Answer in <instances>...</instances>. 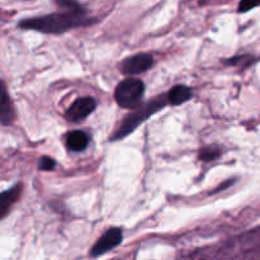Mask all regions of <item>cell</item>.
<instances>
[{
	"instance_id": "cell-1",
	"label": "cell",
	"mask_w": 260,
	"mask_h": 260,
	"mask_svg": "<svg viewBox=\"0 0 260 260\" xmlns=\"http://www.w3.org/2000/svg\"><path fill=\"white\" fill-rule=\"evenodd\" d=\"M88 23L89 19L84 9H66V12L63 13H53V14L24 19L19 22L18 27L22 29L37 30L50 35H60L73 28L86 25Z\"/></svg>"
},
{
	"instance_id": "cell-2",
	"label": "cell",
	"mask_w": 260,
	"mask_h": 260,
	"mask_svg": "<svg viewBox=\"0 0 260 260\" xmlns=\"http://www.w3.org/2000/svg\"><path fill=\"white\" fill-rule=\"evenodd\" d=\"M167 104H168L167 95H159V96H155L152 101L145 103L144 106L134 108V111H132L128 116H126V118L123 119V122L119 124L116 134L112 136V141L124 139L127 135L134 132L140 124L144 123V122L146 121L147 118H150L152 114L161 111Z\"/></svg>"
},
{
	"instance_id": "cell-3",
	"label": "cell",
	"mask_w": 260,
	"mask_h": 260,
	"mask_svg": "<svg viewBox=\"0 0 260 260\" xmlns=\"http://www.w3.org/2000/svg\"><path fill=\"white\" fill-rule=\"evenodd\" d=\"M144 93L145 85L140 79L127 78L118 84L114 91V98L122 108L134 109L140 106Z\"/></svg>"
},
{
	"instance_id": "cell-4",
	"label": "cell",
	"mask_w": 260,
	"mask_h": 260,
	"mask_svg": "<svg viewBox=\"0 0 260 260\" xmlns=\"http://www.w3.org/2000/svg\"><path fill=\"white\" fill-rule=\"evenodd\" d=\"M122 238H123V234H122L121 229H108V230L104 233V235L96 241L95 245L91 248L90 255L93 256V258H95V256L103 255V254L108 253V251H111L112 249H114L117 245L121 244Z\"/></svg>"
},
{
	"instance_id": "cell-5",
	"label": "cell",
	"mask_w": 260,
	"mask_h": 260,
	"mask_svg": "<svg viewBox=\"0 0 260 260\" xmlns=\"http://www.w3.org/2000/svg\"><path fill=\"white\" fill-rule=\"evenodd\" d=\"M154 63V57L151 53H137V55L127 57L121 63V71L124 75H136L149 70Z\"/></svg>"
},
{
	"instance_id": "cell-6",
	"label": "cell",
	"mask_w": 260,
	"mask_h": 260,
	"mask_svg": "<svg viewBox=\"0 0 260 260\" xmlns=\"http://www.w3.org/2000/svg\"><path fill=\"white\" fill-rule=\"evenodd\" d=\"M96 107V102L90 96H83L74 102L66 112V117L70 122H80L93 113Z\"/></svg>"
},
{
	"instance_id": "cell-7",
	"label": "cell",
	"mask_w": 260,
	"mask_h": 260,
	"mask_svg": "<svg viewBox=\"0 0 260 260\" xmlns=\"http://www.w3.org/2000/svg\"><path fill=\"white\" fill-rule=\"evenodd\" d=\"M14 119V106H13L4 81L0 80V124L8 126V124H12Z\"/></svg>"
},
{
	"instance_id": "cell-8",
	"label": "cell",
	"mask_w": 260,
	"mask_h": 260,
	"mask_svg": "<svg viewBox=\"0 0 260 260\" xmlns=\"http://www.w3.org/2000/svg\"><path fill=\"white\" fill-rule=\"evenodd\" d=\"M22 190L23 185L18 183V184H15L10 189L0 193V220L4 218L10 212L13 206L19 201L20 196H22Z\"/></svg>"
},
{
	"instance_id": "cell-9",
	"label": "cell",
	"mask_w": 260,
	"mask_h": 260,
	"mask_svg": "<svg viewBox=\"0 0 260 260\" xmlns=\"http://www.w3.org/2000/svg\"><path fill=\"white\" fill-rule=\"evenodd\" d=\"M88 144L89 137L84 131H73L66 136V146L70 151H83Z\"/></svg>"
},
{
	"instance_id": "cell-10",
	"label": "cell",
	"mask_w": 260,
	"mask_h": 260,
	"mask_svg": "<svg viewBox=\"0 0 260 260\" xmlns=\"http://www.w3.org/2000/svg\"><path fill=\"white\" fill-rule=\"evenodd\" d=\"M192 98V89L185 85H175L168 93V102L172 106H179Z\"/></svg>"
},
{
	"instance_id": "cell-11",
	"label": "cell",
	"mask_w": 260,
	"mask_h": 260,
	"mask_svg": "<svg viewBox=\"0 0 260 260\" xmlns=\"http://www.w3.org/2000/svg\"><path fill=\"white\" fill-rule=\"evenodd\" d=\"M221 154H222V151L217 146H208L201 150L200 159L203 161H212V160L217 159Z\"/></svg>"
},
{
	"instance_id": "cell-12",
	"label": "cell",
	"mask_w": 260,
	"mask_h": 260,
	"mask_svg": "<svg viewBox=\"0 0 260 260\" xmlns=\"http://www.w3.org/2000/svg\"><path fill=\"white\" fill-rule=\"evenodd\" d=\"M260 0H241L240 4H239V12L245 13L249 10L254 9V8L259 7Z\"/></svg>"
},
{
	"instance_id": "cell-13",
	"label": "cell",
	"mask_w": 260,
	"mask_h": 260,
	"mask_svg": "<svg viewBox=\"0 0 260 260\" xmlns=\"http://www.w3.org/2000/svg\"><path fill=\"white\" fill-rule=\"evenodd\" d=\"M56 167L55 160L51 159L48 156H43L40 161V169L41 170H53V168Z\"/></svg>"
},
{
	"instance_id": "cell-14",
	"label": "cell",
	"mask_w": 260,
	"mask_h": 260,
	"mask_svg": "<svg viewBox=\"0 0 260 260\" xmlns=\"http://www.w3.org/2000/svg\"><path fill=\"white\" fill-rule=\"evenodd\" d=\"M58 5L61 8H65V9H83L80 4H78L74 0H56Z\"/></svg>"
}]
</instances>
